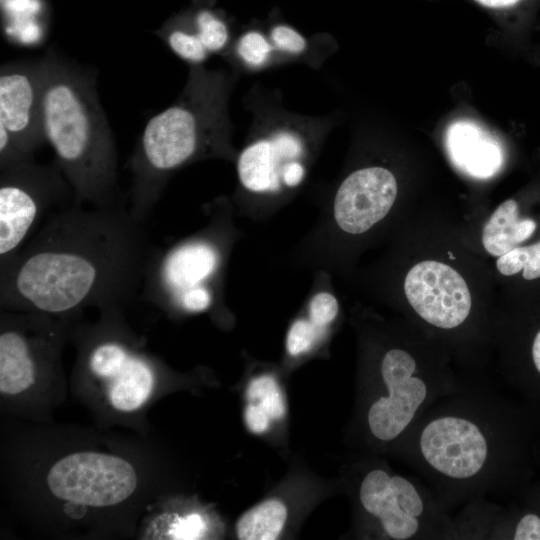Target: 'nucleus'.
Instances as JSON below:
<instances>
[{"label":"nucleus","mask_w":540,"mask_h":540,"mask_svg":"<svg viewBox=\"0 0 540 540\" xmlns=\"http://www.w3.org/2000/svg\"><path fill=\"white\" fill-rule=\"evenodd\" d=\"M395 444L449 510L517 497L540 469V408L483 382L464 381Z\"/></svg>","instance_id":"1"},{"label":"nucleus","mask_w":540,"mask_h":540,"mask_svg":"<svg viewBox=\"0 0 540 540\" xmlns=\"http://www.w3.org/2000/svg\"><path fill=\"white\" fill-rule=\"evenodd\" d=\"M146 225L126 203L51 213L0 266L1 305L50 316L119 308L142 287L154 248Z\"/></svg>","instance_id":"2"},{"label":"nucleus","mask_w":540,"mask_h":540,"mask_svg":"<svg viewBox=\"0 0 540 540\" xmlns=\"http://www.w3.org/2000/svg\"><path fill=\"white\" fill-rule=\"evenodd\" d=\"M42 120L55 163L76 205L125 204L117 181V152L92 72L48 51L43 57Z\"/></svg>","instance_id":"3"},{"label":"nucleus","mask_w":540,"mask_h":540,"mask_svg":"<svg viewBox=\"0 0 540 540\" xmlns=\"http://www.w3.org/2000/svg\"><path fill=\"white\" fill-rule=\"evenodd\" d=\"M206 76L193 75L180 101L152 117L129 161L132 185L129 210L147 222L169 176L214 144L217 95Z\"/></svg>","instance_id":"4"},{"label":"nucleus","mask_w":540,"mask_h":540,"mask_svg":"<svg viewBox=\"0 0 540 540\" xmlns=\"http://www.w3.org/2000/svg\"><path fill=\"white\" fill-rule=\"evenodd\" d=\"M378 377L379 390L366 408L365 425L380 443L396 442L428 407L464 383L440 357L407 347L383 354Z\"/></svg>","instance_id":"5"},{"label":"nucleus","mask_w":540,"mask_h":540,"mask_svg":"<svg viewBox=\"0 0 540 540\" xmlns=\"http://www.w3.org/2000/svg\"><path fill=\"white\" fill-rule=\"evenodd\" d=\"M358 500L364 513L390 539H451L450 510L417 475L373 468L360 481Z\"/></svg>","instance_id":"6"},{"label":"nucleus","mask_w":540,"mask_h":540,"mask_svg":"<svg viewBox=\"0 0 540 540\" xmlns=\"http://www.w3.org/2000/svg\"><path fill=\"white\" fill-rule=\"evenodd\" d=\"M0 172L1 266L51 213L69 206L74 193L55 161L41 165L31 159L0 168Z\"/></svg>","instance_id":"7"},{"label":"nucleus","mask_w":540,"mask_h":540,"mask_svg":"<svg viewBox=\"0 0 540 540\" xmlns=\"http://www.w3.org/2000/svg\"><path fill=\"white\" fill-rule=\"evenodd\" d=\"M219 258L215 245L205 239H192L166 251L154 246L144 273V296L187 312L207 310L213 301L207 282Z\"/></svg>","instance_id":"8"},{"label":"nucleus","mask_w":540,"mask_h":540,"mask_svg":"<svg viewBox=\"0 0 540 540\" xmlns=\"http://www.w3.org/2000/svg\"><path fill=\"white\" fill-rule=\"evenodd\" d=\"M47 484L59 499L104 507L119 504L135 490L137 476L126 460L97 452H78L57 461Z\"/></svg>","instance_id":"9"},{"label":"nucleus","mask_w":540,"mask_h":540,"mask_svg":"<svg viewBox=\"0 0 540 540\" xmlns=\"http://www.w3.org/2000/svg\"><path fill=\"white\" fill-rule=\"evenodd\" d=\"M404 291L416 315L440 331H454L470 317L471 294L464 278L451 266L421 261L406 275Z\"/></svg>","instance_id":"10"},{"label":"nucleus","mask_w":540,"mask_h":540,"mask_svg":"<svg viewBox=\"0 0 540 540\" xmlns=\"http://www.w3.org/2000/svg\"><path fill=\"white\" fill-rule=\"evenodd\" d=\"M43 58L5 64L0 70V125L20 153L33 159L46 142L42 120Z\"/></svg>","instance_id":"11"},{"label":"nucleus","mask_w":540,"mask_h":540,"mask_svg":"<svg viewBox=\"0 0 540 540\" xmlns=\"http://www.w3.org/2000/svg\"><path fill=\"white\" fill-rule=\"evenodd\" d=\"M87 363L94 376L107 382L111 405L120 411H133L149 398L154 382L150 362L125 341L98 340L88 352Z\"/></svg>","instance_id":"12"},{"label":"nucleus","mask_w":540,"mask_h":540,"mask_svg":"<svg viewBox=\"0 0 540 540\" xmlns=\"http://www.w3.org/2000/svg\"><path fill=\"white\" fill-rule=\"evenodd\" d=\"M396 196L397 182L389 170L359 169L342 182L336 193L335 220L347 233H363L387 215Z\"/></svg>","instance_id":"13"},{"label":"nucleus","mask_w":540,"mask_h":540,"mask_svg":"<svg viewBox=\"0 0 540 540\" xmlns=\"http://www.w3.org/2000/svg\"><path fill=\"white\" fill-rule=\"evenodd\" d=\"M455 526L460 539L540 540V513L521 502L473 501L461 507Z\"/></svg>","instance_id":"14"},{"label":"nucleus","mask_w":540,"mask_h":540,"mask_svg":"<svg viewBox=\"0 0 540 540\" xmlns=\"http://www.w3.org/2000/svg\"><path fill=\"white\" fill-rule=\"evenodd\" d=\"M302 153L299 137L283 131L270 139L259 140L248 146L238 160L241 183L255 192L277 191L283 183L286 165L297 161Z\"/></svg>","instance_id":"15"},{"label":"nucleus","mask_w":540,"mask_h":540,"mask_svg":"<svg viewBox=\"0 0 540 540\" xmlns=\"http://www.w3.org/2000/svg\"><path fill=\"white\" fill-rule=\"evenodd\" d=\"M505 379L519 398L540 408V309L517 325Z\"/></svg>","instance_id":"16"},{"label":"nucleus","mask_w":540,"mask_h":540,"mask_svg":"<svg viewBox=\"0 0 540 540\" xmlns=\"http://www.w3.org/2000/svg\"><path fill=\"white\" fill-rule=\"evenodd\" d=\"M446 144L457 167L472 176L486 178L502 166L503 154L499 145L471 122L452 124L447 131Z\"/></svg>","instance_id":"17"},{"label":"nucleus","mask_w":540,"mask_h":540,"mask_svg":"<svg viewBox=\"0 0 540 540\" xmlns=\"http://www.w3.org/2000/svg\"><path fill=\"white\" fill-rule=\"evenodd\" d=\"M539 223L536 217L522 212L516 199H507L486 222L482 244L489 254L499 257L533 238Z\"/></svg>","instance_id":"18"},{"label":"nucleus","mask_w":540,"mask_h":540,"mask_svg":"<svg viewBox=\"0 0 540 540\" xmlns=\"http://www.w3.org/2000/svg\"><path fill=\"white\" fill-rule=\"evenodd\" d=\"M287 509L276 499H269L246 511L236 525L242 540H274L285 524Z\"/></svg>","instance_id":"19"},{"label":"nucleus","mask_w":540,"mask_h":540,"mask_svg":"<svg viewBox=\"0 0 540 540\" xmlns=\"http://www.w3.org/2000/svg\"><path fill=\"white\" fill-rule=\"evenodd\" d=\"M496 267L507 277L520 275L526 282L540 280V238L499 256Z\"/></svg>","instance_id":"20"},{"label":"nucleus","mask_w":540,"mask_h":540,"mask_svg":"<svg viewBox=\"0 0 540 540\" xmlns=\"http://www.w3.org/2000/svg\"><path fill=\"white\" fill-rule=\"evenodd\" d=\"M249 402L259 404L271 419L282 418L285 404L279 387L271 376H260L253 379L246 391Z\"/></svg>","instance_id":"21"},{"label":"nucleus","mask_w":540,"mask_h":540,"mask_svg":"<svg viewBox=\"0 0 540 540\" xmlns=\"http://www.w3.org/2000/svg\"><path fill=\"white\" fill-rule=\"evenodd\" d=\"M196 27L195 34L209 53L219 52L226 46L228 41L227 27L211 12H199L196 17Z\"/></svg>","instance_id":"22"},{"label":"nucleus","mask_w":540,"mask_h":540,"mask_svg":"<svg viewBox=\"0 0 540 540\" xmlns=\"http://www.w3.org/2000/svg\"><path fill=\"white\" fill-rule=\"evenodd\" d=\"M165 40L176 55L194 64L205 61L209 54L195 33L174 29L165 34Z\"/></svg>","instance_id":"23"},{"label":"nucleus","mask_w":540,"mask_h":540,"mask_svg":"<svg viewBox=\"0 0 540 540\" xmlns=\"http://www.w3.org/2000/svg\"><path fill=\"white\" fill-rule=\"evenodd\" d=\"M271 50L272 47L267 39L256 31L244 34L237 45L239 56L253 67H258L265 63Z\"/></svg>","instance_id":"24"},{"label":"nucleus","mask_w":540,"mask_h":540,"mask_svg":"<svg viewBox=\"0 0 540 540\" xmlns=\"http://www.w3.org/2000/svg\"><path fill=\"white\" fill-rule=\"evenodd\" d=\"M324 327L318 326L311 320H297L291 326L286 347L291 355H298L307 351L319 335L323 333Z\"/></svg>","instance_id":"25"},{"label":"nucleus","mask_w":540,"mask_h":540,"mask_svg":"<svg viewBox=\"0 0 540 540\" xmlns=\"http://www.w3.org/2000/svg\"><path fill=\"white\" fill-rule=\"evenodd\" d=\"M310 319L318 326L325 327L338 313V302L329 293L316 294L309 304Z\"/></svg>","instance_id":"26"},{"label":"nucleus","mask_w":540,"mask_h":540,"mask_svg":"<svg viewBox=\"0 0 540 540\" xmlns=\"http://www.w3.org/2000/svg\"><path fill=\"white\" fill-rule=\"evenodd\" d=\"M271 40L276 48L289 53H300L306 47L304 37L296 30L284 25L272 29Z\"/></svg>","instance_id":"27"},{"label":"nucleus","mask_w":540,"mask_h":540,"mask_svg":"<svg viewBox=\"0 0 540 540\" xmlns=\"http://www.w3.org/2000/svg\"><path fill=\"white\" fill-rule=\"evenodd\" d=\"M205 524L198 514H190L176 521L170 529L173 539H198L203 534Z\"/></svg>","instance_id":"28"},{"label":"nucleus","mask_w":540,"mask_h":540,"mask_svg":"<svg viewBox=\"0 0 540 540\" xmlns=\"http://www.w3.org/2000/svg\"><path fill=\"white\" fill-rule=\"evenodd\" d=\"M244 418L247 427L254 433L266 431L271 420L267 412L259 404L252 402L247 405Z\"/></svg>","instance_id":"29"},{"label":"nucleus","mask_w":540,"mask_h":540,"mask_svg":"<svg viewBox=\"0 0 540 540\" xmlns=\"http://www.w3.org/2000/svg\"><path fill=\"white\" fill-rule=\"evenodd\" d=\"M517 497L521 503L540 513V476L528 484Z\"/></svg>","instance_id":"30"},{"label":"nucleus","mask_w":540,"mask_h":540,"mask_svg":"<svg viewBox=\"0 0 540 540\" xmlns=\"http://www.w3.org/2000/svg\"><path fill=\"white\" fill-rule=\"evenodd\" d=\"M304 176V168L298 161H292L286 165L283 171V183L293 187L298 185Z\"/></svg>","instance_id":"31"},{"label":"nucleus","mask_w":540,"mask_h":540,"mask_svg":"<svg viewBox=\"0 0 540 540\" xmlns=\"http://www.w3.org/2000/svg\"><path fill=\"white\" fill-rule=\"evenodd\" d=\"M39 4L36 0H7L6 8L13 13H31L37 11Z\"/></svg>","instance_id":"32"},{"label":"nucleus","mask_w":540,"mask_h":540,"mask_svg":"<svg viewBox=\"0 0 540 540\" xmlns=\"http://www.w3.org/2000/svg\"><path fill=\"white\" fill-rule=\"evenodd\" d=\"M479 4L489 8H502L511 6L519 0H476Z\"/></svg>","instance_id":"33"}]
</instances>
